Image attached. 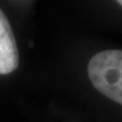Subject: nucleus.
<instances>
[{
    "mask_svg": "<svg viewBox=\"0 0 122 122\" xmlns=\"http://www.w3.org/2000/svg\"><path fill=\"white\" fill-rule=\"evenodd\" d=\"M118 4H120L122 6V0H119V1H118Z\"/></svg>",
    "mask_w": 122,
    "mask_h": 122,
    "instance_id": "7ed1b4c3",
    "label": "nucleus"
},
{
    "mask_svg": "<svg viewBox=\"0 0 122 122\" xmlns=\"http://www.w3.org/2000/svg\"><path fill=\"white\" fill-rule=\"evenodd\" d=\"M20 64L17 44L8 18L0 9V75L13 72Z\"/></svg>",
    "mask_w": 122,
    "mask_h": 122,
    "instance_id": "f03ea898",
    "label": "nucleus"
},
{
    "mask_svg": "<svg viewBox=\"0 0 122 122\" xmlns=\"http://www.w3.org/2000/svg\"><path fill=\"white\" fill-rule=\"evenodd\" d=\"M87 75L101 94L122 105V50L95 54L87 64Z\"/></svg>",
    "mask_w": 122,
    "mask_h": 122,
    "instance_id": "f257e3e1",
    "label": "nucleus"
}]
</instances>
